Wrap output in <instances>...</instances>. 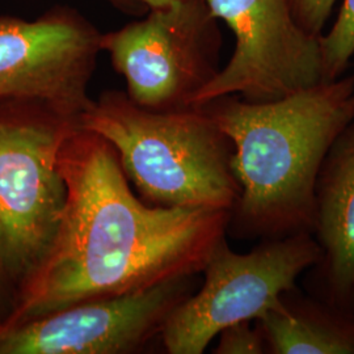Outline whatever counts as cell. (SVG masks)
I'll return each instance as SVG.
<instances>
[{
	"label": "cell",
	"instance_id": "obj_3",
	"mask_svg": "<svg viewBox=\"0 0 354 354\" xmlns=\"http://www.w3.org/2000/svg\"><path fill=\"white\" fill-rule=\"evenodd\" d=\"M79 127L113 147L149 205L231 212L238 200L232 142L203 106L156 112L127 92L105 91L79 115Z\"/></svg>",
	"mask_w": 354,
	"mask_h": 354
},
{
	"label": "cell",
	"instance_id": "obj_6",
	"mask_svg": "<svg viewBox=\"0 0 354 354\" xmlns=\"http://www.w3.org/2000/svg\"><path fill=\"white\" fill-rule=\"evenodd\" d=\"M322 250L314 235L266 239L238 253L221 241L203 270L197 292L177 306L160 332L165 352L203 354L223 328L254 322L279 295L317 264Z\"/></svg>",
	"mask_w": 354,
	"mask_h": 354
},
{
	"label": "cell",
	"instance_id": "obj_5",
	"mask_svg": "<svg viewBox=\"0 0 354 354\" xmlns=\"http://www.w3.org/2000/svg\"><path fill=\"white\" fill-rule=\"evenodd\" d=\"M218 21L205 0H180L102 33V51L131 102L156 112L185 109L221 70Z\"/></svg>",
	"mask_w": 354,
	"mask_h": 354
},
{
	"label": "cell",
	"instance_id": "obj_18",
	"mask_svg": "<svg viewBox=\"0 0 354 354\" xmlns=\"http://www.w3.org/2000/svg\"><path fill=\"white\" fill-rule=\"evenodd\" d=\"M352 112H353V120H354V93L352 96Z\"/></svg>",
	"mask_w": 354,
	"mask_h": 354
},
{
	"label": "cell",
	"instance_id": "obj_8",
	"mask_svg": "<svg viewBox=\"0 0 354 354\" xmlns=\"http://www.w3.org/2000/svg\"><path fill=\"white\" fill-rule=\"evenodd\" d=\"M102 35L86 16L55 6L36 19L0 17V104L39 102L79 118Z\"/></svg>",
	"mask_w": 354,
	"mask_h": 354
},
{
	"label": "cell",
	"instance_id": "obj_14",
	"mask_svg": "<svg viewBox=\"0 0 354 354\" xmlns=\"http://www.w3.org/2000/svg\"><path fill=\"white\" fill-rule=\"evenodd\" d=\"M298 24L311 35L322 36L336 0H289Z\"/></svg>",
	"mask_w": 354,
	"mask_h": 354
},
{
	"label": "cell",
	"instance_id": "obj_1",
	"mask_svg": "<svg viewBox=\"0 0 354 354\" xmlns=\"http://www.w3.org/2000/svg\"><path fill=\"white\" fill-rule=\"evenodd\" d=\"M67 188L49 252L15 291L0 330L73 304L113 298L203 273L227 238L230 212L140 200L113 147L79 127L59 152Z\"/></svg>",
	"mask_w": 354,
	"mask_h": 354
},
{
	"label": "cell",
	"instance_id": "obj_7",
	"mask_svg": "<svg viewBox=\"0 0 354 354\" xmlns=\"http://www.w3.org/2000/svg\"><path fill=\"white\" fill-rule=\"evenodd\" d=\"M205 3L231 29L235 48L193 106L230 95L250 102H276L324 82L320 36L298 24L289 0Z\"/></svg>",
	"mask_w": 354,
	"mask_h": 354
},
{
	"label": "cell",
	"instance_id": "obj_16",
	"mask_svg": "<svg viewBox=\"0 0 354 354\" xmlns=\"http://www.w3.org/2000/svg\"><path fill=\"white\" fill-rule=\"evenodd\" d=\"M105 1H108L109 4H112L113 7L124 12H134V10L142 7L136 0H105Z\"/></svg>",
	"mask_w": 354,
	"mask_h": 354
},
{
	"label": "cell",
	"instance_id": "obj_4",
	"mask_svg": "<svg viewBox=\"0 0 354 354\" xmlns=\"http://www.w3.org/2000/svg\"><path fill=\"white\" fill-rule=\"evenodd\" d=\"M79 118L39 102L0 104V272L13 294L54 243L67 200L59 169Z\"/></svg>",
	"mask_w": 354,
	"mask_h": 354
},
{
	"label": "cell",
	"instance_id": "obj_11",
	"mask_svg": "<svg viewBox=\"0 0 354 354\" xmlns=\"http://www.w3.org/2000/svg\"><path fill=\"white\" fill-rule=\"evenodd\" d=\"M254 323L266 354H354V313L298 285L283 291Z\"/></svg>",
	"mask_w": 354,
	"mask_h": 354
},
{
	"label": "cell",
	"instance_id": "obj_9",
	"mask_svg": "<svg viewBox=\"0 0 354 354\" xmlns=\"http://www.w3.org/2000/svg\"><path fill=\"white\" fill-rule=\"evenodd\" d=\"M194 277L150 289L73 304L0 330V354H130L160 336L165 322L185 301Z\"/></svg>",
	"mask_w": 354,
	"mask_h": 354
},
{
	"label": "cell",
	"instance_id": "obj_10",
	"mask_svg": "<svg viewBox=\"0 0 354 354\" xmlns=\"http://www.w3.org/2000/svg\"><path fill=\"white\" fill-rule=\"evenodd\" d=\"M320 259L306 273V291L354 313V120L329 147L317 181Z\"/></svg>",
	"mask_w": 354,
	"mask_h": 354
},
{
	"label": "cell",
	"instance_id": "obj_2",
	"mask_svg": "<svg viewBox=\"0 0 354 354\" xmlns=\"http://www.w3.org/2000/svg\"><path fill=\"white\" fill-rule=\"evenodd\" d=\"M354 75L276 102L221 96L203 106L234 146L241 192L227 234L281 239L317 228V181L329 147L353 121Z\"/></svg>",
	"mask_w": 354,
	"mask_h": 354
},
{
	"label": "cell",
	"instance_id": "obj_13",
	"mask_svg": "<svg viewBox=\"0 0 354 354\" xmlns=\"http://www.w3.org/2000/svg\"><path fill=\"white\" fill-rule=\"evenodd\" d=\"M252 322H239L218 333L215 354H266V342L259 327Z\"/></svg>",
	"mask_w": 354,
	"mask_h": 354
},
{
	"label": "cell",
	"instance_id": "obj_15",
	"mask_svg": "<svg viewBox=\"0 0 354 354\" xmlns=\"http://www.w3.org/2000/svg\"><path fill=\"white\" fill-rule=\"evenodd\" d=\"M13 291L0 272V328L12 306Z\"/></svg>",
	"mask_w": 354,
	"mask_h": 354
},
{
	"label": "cell",
	"instance_id": "obj_12",
	"mask_svg": "<svg viewBox=\"0 0 354 354\" xmlns=\"http://www.w3.org/2000/svg\"><path fill=\"white\" fill-rule=\"evenodd\" d=\"M323 80L342 77L354 55V0H342L340 12L327 35L320 36Z\"/></svg>",
	"mask_w": 354,
	"mask_h": 354
},
{
	"label": "cell",
	"instance_id": "obj_17",
	"mask_svg": "<svg viewBox=\"0 0 354 354\" xmlns=\"http://www.w3.org/2000/svg\"><path fill=\"white\" fill-rule=\"evenodd\" d=\"M136 1L140 3V6L147 7L149 10H153V8H162V7L171 6L180 0H136Z\"/></svg>",
	"mask_w": 354,
	"mask_h": 354
}]
</instances>
